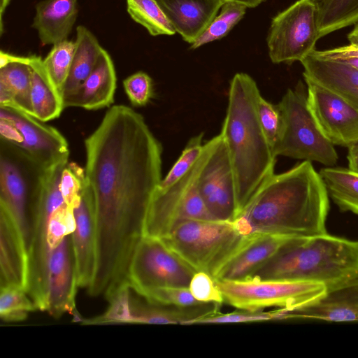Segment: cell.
I'll return each instance as SVG.
<instances>
[{
	"instance_id": "obj_3",
	"label": "cell",
	"mask_w": 358,
	"mask_h": 358,
	"mask_svg": "<svg viewBox=\"0 0 358 358\" xmlns=\"http://www.w3.org/2000/svg\"><path fill=\"white\" fill-rule=\"evenodd\" d=\"M260 94L257 83L247 73H238L230 82L228 106L220 134L235 176L236 218L262 184L274 173L276 162L277 157L258 118L257 103Z\"/></svg>"
},
{
	"instance_id": "obj_6",
	"label": "cell",
	"mask_w": 358,
	"mask_h": 358,
	"mask_svg": "<svg viewBox=\"0 0 358 358\" xmlns=\"http://www.w3.org/2000/svg\"><path fill=\"white\" fill-rule=\"evenodd\" d=\"M45 169L19 145L0 137V206L11 215L29 250L31 220Z\"/></svg>"
},
{
	"instance_id": "obj_48",
	"label": "cell",
	"mask_w": 358,
	"mask_h": 358,
	"mask_svg": "<svg viewBox=\"0 0 358 358\" xmlns=\"http://www.w3.org/2000/svg\"><path fill=\"white\" fill-rule=\"evenodd\" d=\"M225 1H234L245 5L247 8H255L265 0H224Z\"/></svg>"
},
{
	"instance_id": "obj_39",
	"label": "cell",
	"mask_w": 358,
	"mask_h": 358,
	"mask_svg": "<svg viewBox=\"0 0 358 358\" xmlns=\"http://www.w3.org/2000/svg\"><path fill=\"white\" fill-rule=\"evenodd\" d=\"M85 182V169L76 163L69 162L63 170L59 184L66 206L74 209L78 204Z\"/></svg>"
},
{
	"instance_id": "obj_44",
	"label": "cell",
	"mask_w": 358,
	"mask_h": 358,
	"mask_svg": "<svg viewBox=\"0 0 358 358\" xmlns=\"http://www.w3.org/2000/svg\"><path fill=\"white\" fill-rule=\"evenodd\" d=\"M30 57L17 56L8 52L0 51V69L11 63H22L29 64Z\"/></svg>"
},
{
	"instance_id": "obj_4",
	"label": "cell",
	"mask_w": 358,
	"mask_h": 358,
	"mask_svg": "<svg viewBox=\"0 0 358 358\" xmlns=\"http://www.w3.org/2000/svg\"><path fill=\"white\" fill-rule=\"evenodd\" d=\"M357 276V241L326 234L289 239L252 278L321 282L328 289Z\"/></svg>"
},
{
	"instance_id": "obj_16",
	"label": "cell",
	"mask_w": 358,
	"mask_h": 358,
	"mask_svg": "<svg viewBox=\"0 0 358 358\" xmlns=\"http://www.w3.org/2000/svg\"><path fill=\"white\" fill-rule=\"evenodd\" d=\"M71 234L66 236L50 253L47 289L46 311L55 318L76 313L78 288Z\"/></svg>"
},
{
	"instance_id": "obj_43",
	"label": "cell",
	"mask_w": 358,
	"mask_h": 358,
	"mask_svg": "<svg viewBox=\"0 0 358 358\" xmlns=\"http://www.w3.org/2000/svg\"><path fill=\"white\" fill-rule=\"evenodd\" d=\"M313 53L320 58L338 62L358 69V47L349 44L324 50H314Z\"/></svg>"
},
{
	"instance_id": "obj_11",
	"label": "cell",
	"mask_w": 358,
	"mask_h": 358,
	"mask_svg": "<svg viewBox=\"0 0 358 358\" xmlns=\"http://www.w3.org/2000/svg\"><path fill=\"white\" fill-rule=\"evenodd\" d=\"M320 38L316 4L298 0L272 19L267 36L269 57L275 64L301 62L316 50Z\"/></svg>"
},
{
	"instance_id": "obj_36",
	"label": "cell",
	"mask_w": 358,
	"mask_h": 358,
	"mask_svg": "<svg viewBox=\"0 0 358 358\" xmlns=\"http://www.w3.org/2000/svg\"><path fill=\"white\" fill-rule=\"evenodd\" d=\"M137 294L147 301L159 306L190 307L204 304L194 299L189 287H159Z\"/></svg>"
},
{
	"instance_id": "obj_25",
	"label": "cell",
	"mask_w": 358,
	"mask_h": 358,
	"mask_svg": "<svg viewBox=\"0 0 358 358\" xmlns=\"http://www.w3.org/2000/svg\"><path fill=\"white\" fill-rule=\"evenodd\" d=\"M129 293V323L191 324L196 320L219 312L218 303H204L190 307H171L151 303Z\"/></svg>"
},
{
	"instance_id": "obj_31",
	"label": "cell",
	"mask_w": 358,
	"mask_h": 358,
	"mask_svg": "<svg viewBox=\"0 0 358 358\" xmlns=\"http://www.w3.org/2000/svg\"><path fill=\"white\" fill-rule=\"evenodd\" d=\"M127 13L151 36H171L176 33L157 0H126Z\"/></svg>"
},
{
	"instance_id": "obj_9",
	"label": "cell",
	"mask_w": 358,
	"mask_h": 358,
	"mask_svg": "<svg viewBox=\"0 0 358 358\" xmlns=\"http://www.w3.org/2000/svg\"><path fill=\"white\" fill-rule=\"evenodd\" d=\"M224 302L239 310L260 311L266 308L293 310L320 298L327 287L321 282L248 278L215 280Z\"/></svg>"
},
{
	"instance_id": "obj_8",
	"label": "cell",
	"mask_w": 358,
	"mask_h": 358,
	"mask_svg": "<svg viewBox=\"0 0 358 358\" xmlns=\"http://www.w3.org/2000/svg\"><path fill=\"white\" fill-rule=\"evenodd\" d=\"M210 148L209 140L185 176L169 188L155 191L145 217L143 235L162 238L184 221L215 220L207 210L197 188L198 178Z\"/></svg>"
},
{
	"instance_id": "obj_2",
	"label": "cell",
	"mask_w": 358,
	"mask_h": 358,
	"mask_svg": "<svg viewBox=\"0 0 358 358\" xmlns=\"http://www.w3.org/2000/svg\"><path fill=\"white\" fill-rule=\"evenodd\" d=\"M324 182L312 162L273 173L259 187L243 212L233 221L245 236L270 233L291 238L327 234L329 210Z\"/></svg>"
},
{
	"instance_id": "obj_12",
	"label": "cell",
	"mask_w": 358,
	"mask_h": 358,
	"mask_svg": "<svg viewBox=\"0 0 358 358\" xmlns=\"http://www.w3.org/2000/svg\"><path fill=\"white\" fill-rule=\"evenodd\" d=\"M196 272L162 239L143 235L131 259L129 286L136 293L159 287H189Z\"/></svg>"
},
{
	"instance_id": "obj_30",
	"label": "cell",
	"mask_w": 358,
	"mask_h": 358,
	"mask_svg": "<svg viewBox=\"0 0 358 358\" xmlns=\"http://www.w3.org/2000/svg\"><path fill=\"white\" fill-rule=\"evenodd\" d=\"M316 6L321 38L358 22V0H319Z\"/></svg>"
},
{
	"instance_id": "obj_27",
	"label": "cell",
	"mask_w": 358,
	"mask_h": 358,
	"mask_svg": "<svg viewBox=\"0 0 358 358\" xmlns=\"http://www.w3.org/2000/svg\"><path fill=\"white\" fill-rule=\"evenodd\" d=\"M76 50L66 81L64 100L75 94L94 69L103 48L96 37L86 27L76 28Z\"/></svg>"
},
{
	"instance_id": "obj_1",
	"label": "cell",
	"mask_w": 358,
	"mask_h": 358,
	"mask_svg": "<svg viewBox=\"0 0 358 358\" xmlns=\"http://www.w3.org/2000/svg\"><path fill=\"white\" fill-rule=\"evenodd\" d=\"M85 148L96 237L88 292L109 297L128 285L131 259L162 179V147L141 114L115 105L85 138Z\"/></svg>"
},
{
	"instance_id": "obj_28",
	"label": "cell",
	"mask_w": 358,
	"mask_h": 358,
	"mask_svg": "<svg viewBox=\"0 0 358 358\" xmlns=\"http://www.w3.org/2000/svg\"><path fill=\"white\" fill-rule=\"evenodd\" d=\"M31 70L29 64L11 63L0 69V106L33 116Z\"/></svg>"
},
{
	"instance_id": "obj_35",
	"label": "cell",
	"mask_w": 358,
	"mask_h": 358,
	"mask_svg": "<svg viewBox=\"0 0 358 358\" xmlns=\"http://www.w3.org/2000/svg\"><path fill=\"white\" fill-rule=\"evenodd\" d=\"M203 137V133H201L189 139L177 161L162 179L157 191H163L174 185L192 168L202 153Z\"/></svg>"
},
{
	"instance_id": "obj_17",
	"label": "cell",
	"mask_w": 358,
	"mask_h": 358,
	"mask_svg": "<svg viewBox=\"0 0 358 358\" xmlns=\"http://www.w3.org/2000/svg\"><path fill=\"white\" fill-rule=\"evenodd\" d=\"M73 213L76 228L71 234V240L77 282L78 287L88 288L96 268V237L93 196L87 182Z\"/></svg>"
},
{
	"instance_id": "obj_50",
	"label": "cell",
	"mask_w": 358,
	"mask_h": 358,
	"mask_svg": "<svg viewBox=\"0 0 358 358\" xmlns=\"http://www.w3.org/2000/svg\"><path fill=\"white\" fill-rule=\"evenodd\" d=\"M357 248H358V241H357Z\"/></svg>"
},
{
	"instance_id": "obj_7",
	"label": "cell",
	"mask_w": 358,
	"mask_h": 358,
	"mask_svg": "<svg viewBox=\"0 0 358 358\" xmlns=\"http://www.w3.org/2000/svg\"><path fill=\"white\" fill-rule=\"evenodd\" d=\"M306 85L299 80L278 103L282 118L280 139L273 151L278 156L334 166L338 157L334 145L319 129L308 105Z\"/></svg>"
},
{
	"instance_id": "obj_19",
	"label": "cell",
	"mask_w": 358,
	"mask_h": 358,
	"mask_svg": "<svg viewBox=\"0 0 358 358\" xmlns=\"http://www.w3.org/2000/svg\"><path fill=\"white\" fill-rule=\"evenodd\" d=\"M28 249L9 213L0 206V288L16 287L27 292Z\"/></svg>"
},
{
	"instance_id": "obj_15",
	"label": "cell",
	"mask_w": 358,
	"mask_h": 358,
	"mask_svg": "<svg viewBox=\"0 0 358 358\" xmlns=\"http://www.w3.org/2000/svg\"><path fill=\"white\" fill-rule=\"evenodd\" d=\"M0 119L10 123L20 140L16 144L45 169L69 159L67 141L55 127L18 110L0 106Z\"/></svg>"
},
{
	"instance_id": "obj_10",
	"label": "cell",
	"mask_w": 358,
	"mask_h": 358,
	"mask_svg": "<svg viewBox=\"0 0 358 358\" xmlns=\"http://www.w3.org/2000/svg\"><path fill=\"white\" fill-rule=\"evenodd\" d=\"M62 172L61 166L46 171L43 192L31 220L27 293L42 311L47 308L48 264L52 252L48 243V221L54 210L66 204L59 188Z\"/></svg>"
},
{
	"instance_id": "obj_13",
	"label": "cell",
	"mask_w": 358,
	"mask_h": 358,
	"mask_svg": "<svg viewBox=\"0 0 358 358\" xmlns=\"http://www.w3.org/2000/svg\"><path fill=\"white\" fill-rule=\"evenodd\" d=\"M210 140V150L199 176L197 188L215 220L233 222L237 217L233 166L221 134Z\"/></svg>"
},
{
	"instance_id": "obj_47",
	"label": "cell",
	"mask_w": 358,
	"mask_h": 358,
	"mask_svg": "<svg viewBox=\"0 0 358 358\" xmlns=\"http://www.w3.org/2000/svg\"><path fill=\"white\" fill-rule=\"evenodd\" d=\"M10 0H0V35L1 36L3 32V17L5 10L8 6Z\"/></svg>"
},
{
	"instance_id": "obj_22",
	"label": "cell",
	"mask_w": 358,
	"mask_h": 358,
	"mask_svg": "<svg viewBox=\"0 0 358 358\" xmlns=\"http://www.w3.org/2000/svg\"><path fill=\"white\" fill-rule=\"evenodd\" d=\"M300 62L303 67V78L336 93L358 111V69L318 57L313 52Z\"/></svg>"
},
{
	"instance_id": "obj_37",
	"label": "cell",
	"mask_w": 358,
	"mask_h": 358,
	"mask_svg": "<svg viewBox=\"0 0 358 358\" xmlns=\"http://www.w3.org/2000/svg\"><path fill=\"white\" fill-rule=\"evenodd\" d=\"M271 320H287L285 309L278 308L268 312L241 310L240 311L227 314L217 313L193 321L191 324L240 323Z\"/></svg>"
},
{
	"instance_id": "obj_33",
	"label": "cell",
	"mask_w": 358,
	"mask_h": 358,
	"mask_svg": "<svg viewBox=\"0 0 358 358\" xmlns=\"http://www.w3.org/2000/svg\"><path fill=\"white\" fill-rule=\"evenodd\" d=\"M75 50V41L67 39L53 45L52 49L43 59L46 71L62 97L64 87L70 72Z\"/></svg>"
},
{
	"instance_id": "obj_42",
	"label": "cell",
	"mask_w": 358,
	"mask_h": 358,
	"mask_svg": "<svg viewBox=\"0 0 358 358\" xmlns=\"http://www.w3.org/2000/svg\"><path fill=\"white\" fill-rule=\"evenodd\" d=\"M189 289L192 296L202 303L224 302L223 296L216 285L215 280L203 271H196L193 275Z\"/></svg>"
},
{
	"instance_id": "obj_14",
	"label": "cell",
	"mask_w": 358,
	"mask_h": 358,
	"mask_svg": "<svg viewBox=\"0 0 358 358\" xmlns=\"http://www.w3.org/2000/svg\"><path fill=\"white\" fill-rule=\"evenodd\" d=\"M304 81L309 109L325 137L347 148L358 141V111L333 91L310 79Z\"/></svg>"
},
{
	"instance_id": "obj_21",
	"label": "cell",
	"mask_w": 358,
	"mask_h": 358,
	"mask_svg": "<svg viewBox=\"0 0 358 358\" xmlns=\"http://www.w3.org/2000/svg\"><path fill=\"white\" fill-rule=\"evenodd\" d=\"M184 41L192 44L207 29L224 0H157Z\"/></svg>"
},
{
	"instance_id": "obj_23",
	"label": "cell",
	"mask_w": 358,
	"mask_h": 358,
	"mask_svg": "<svg viewBox=\"0 0 358 358\" xmlns=\"http://www.w3.org/2000/svg\"><path fill=\"white\" fill-rule=\"evenodd\" d=\"M117 76L113 59L103 49L92 73L73 95L64 100V108L93 110L108 107L114 101Z\"/></svg>"
},
{
	"instance_id": "obj_20",
	"label": "cell",
	"mask_w": 358,
	"mask_h": 358,
	"mask_svg": "<svg viewBox=\"0 0 358 358\" xmlns=\"http://www.w3.org/2000/svg\"><path fill=\"white\" fill-rule=\"evenodd\" d=\"M290 238L284 235L270 233L249 235L215 280H242L252 278Z\"/></svg>"
},
{
	"instance_id": "obj_32",
	"label": "cell",
	"mask_w": 358,
	"mask_h": 358,
	"mask_svg": "<svg viewBox=\"0 0 358 358\" xmlns=\"http://www.w3.org/2000/svg\"><path fill=\"white\" fill-rule=\"evenodd\" d=\"M247 7L234 1H226L221 11L213 19L203 34L191 44L190 49H196L208 43L221 39L243 17Z\"/></svg>"
},
{
	"instance_id": "obj_45",
	"label": "cell",
	"mask_w": 358,
	"mask_h": 358,
	"mask_svg": "<svg viewBox=\"0 0 358 358\" xmlns=\"http://www.w3.org/2000/svg\"><path fill=\"white\" fill-rule=\"evenodd\" d=\"M348 169L358 173V141L348 148Z\"/></svg>"
},
{
	"instance_id": "obj_41",
	"label": "cell",
	"mask_w": 358,
	"mask_h": 358,
	"mask_svg": "<svg viewBox=\"0 0 358 358\" xmlns=\"http://www.w3.org/2000/svg\"><path fill=\"white\" fill-rule=\"evenodd\" d=\"M125 92L134 106H144L153 96L152 78L146 73L136 72L123 80Z\"/></svg>"
},
{
	"instance_id": "obj_18",
	"label": "cell",
	"mask_w": 358,
	"mask_h": 358,
	"mask_svg": "<svg viewBox=\"0 0 358 358\" xmlns=\"http://www.w3.org/2000/svg\"><path fill=\"white\" fill-rule=\"evenodd\" d=\"M287 320L358 321V276L328 288L320 298L288 310Z\"/></svg>"
},
{
	"instance_id": "obj_40",
	"label": "cell",
	"mask_w": 358,
	"mask_h": 358,
	"mask_svg": "<svg viewBox=\"0 0 358 358\" xmlns=\"http://www.w3.org/2000/svg\"><path fill=\"white\" fill-rule=\"evenodd\" d=\"M76 228L73 209L64 204L52 212L48 221V243L51 250Z\"/></svg>"
},
{
	"instance_id": "obj_24",
	"label": "cell",
	"mask_w": 358,
	"mask_h": 358,
	"mask_svg": "<svg viewBox=\"0 0 358 358\" xmlns=\"http://www.w3.org/2000/svg\"><path fill=\"white\" fill-rule=\"evenodd\" d=\"M78 14V0H43L36 6L32 27L42 45L67 40Z\"/></svg>"
},
{
	"instance_id": "obj_26",
	"label": "cell",
	"mask_w": 358,
	"mask_h": 358,
	"mask_svg": "<svg viewBox=\"0 0 358 358\" xmlns=\"http://www.w3.org/2000/svg\"><path fill=\"white\" fill-rule=\"evenodd\" d=\"M31 99L33 117L41 122L57 118L65 108L64 99L45 67L40 56H30Z\"/></svg>"
},
{
	"instance_id": "obj_49",
	"label": "cell",
	"mask_w": 358,
	"mask_h": 358,
	"mask_svg": "<svg viewBox=\"0 0 358 358\" xmlns=\"http://www.w3.org/2000/svg\"><path fill=\"white\" fill-rule=\"evenodd\" d=\"M312 1H313L315 4L316 3L319 1V0H311Z\"/></svg>"
},
{
	"instance_id": "obj_38",
	"label": "cell",
	"mask_w": 358,
	"mask_h": 358,
	"mask_svg": "<svg viewBox=\"0 0 358 358\" xmlns=\"http://www.w3.org/2000/svg\"><path fill=\"white\" fill-rule=\"evenodd\" d=\"M257 108L262 129L273 150L280 139L282 128V118L279 106L268 102L260 94L257 99Z\"/></svg>"
},
{
	"instance_id": "obj_5",
	"label": "cell",
	"mask_w": 358,
	"mask_h": 358,
	"mask_svg": "<svg viewBox=\"0 0 358 358\" xmlns=\"http://www.w3.org/2000/svg\"><path fill=\"white\" fill-rule=\"evenodd\" d=\"M248 236L234 222L188 220L161 239L196 271H203L215 280Z\"/></svg>"
},
{
	"instance_id": "obj_34",
	"label": "cell",
	"mask_w": 358,
	"mask_h": 358,
	"mask_svg": "<svg viewBox=\"0 0 358 358\" xmlns=\"http://www.w3.org/2000/svg\"><path fill=\"white\" fill-rule=\"evenodd\" d=\"M0 289V317L3 321H22L29 312L38 310L24 289L16 287Z\"/></svg>"
},
{
	"instance_id": "obj_29",
	"label": "cell",
	"mask_w": 358,
	"mask_h": 358,
	"mask_svg": "<svg viewBox=\"0 0 358 358\" xmlns=\"http://www.w3.org/2000/svg\"><path fill=\"white\" fill-rule=\"evenodd\" d=\"M319 173L329 196L338 208L358 215V173L332 166L322 168Z\"/></svg>"
},
{
	"instance_id": "obj_46",
	"label": "cell",
	"mask_w": 358,
	"mask_h": 358,
	"mask_svg": "<svg viewBox=\"0 0 358 358\" xmlns=\"http://www.w3.org/2000/svg\"><path fill=\"white\" fill-rule=\"evenodd\" d=\"M348 39L350 44L358 47V22L354 24V28L348 34Z\"/></svg>"
}]
</instances>
